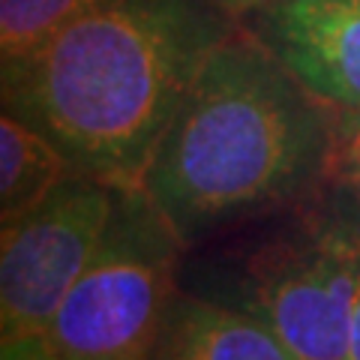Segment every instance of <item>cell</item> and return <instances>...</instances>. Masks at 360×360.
I'll return each instance as SVG.
<instances>
[{
    "mask_svg": "<svg viewBox=\"0 0 360 360\" xmlns=\"http://www.w3.org/2000/svg\"><path fill=\"white\" fill-rule=\"evenodd\" d=\"M217 0H103L0 70L4 111L111 186H141L201 66L229 37Z\"/></svg>",
    "mask_w": 360,
    "mask_h": 360,
    "instance_id": "6da1fadb",
    "label": "cell"
},
{
    "mask_svg": "<svg viewBox=\"0 0 360 360\" xmlns=\"http://www.w3.org/2000/svg\"><path fill=\"white\" fill-rule=\"evenodd\" d=\"M333 108L258 37L229 33L201 66L141 189L189 243L312 198L328 180Z\"/></svg>",
    "mask_w": 360,
    "mask_h": 360,
    "instance_id": "7a4b0ae2",
    "label": "cell"
},
{
    "mask_svg": "<svg viewBox=\"0 0 360 360\" xmlns=\"http://www.w3.org/2000/svg\"><path fill=\"white\" fill-rule=\"evenodd\" d=\"M330 184V180H328ZM231 307L252 312L295 360H348L360 291V201L330 184L295 219L238 252Z\"/></svg>",
    "mask_w": 360,
    "mask_h": 360,
    "instance_id": "3957f363",
    "label": "cell"
},
{
    "mask_svg": "<svg viewBox=\"0 0 360 360\" xmlns=\"http://www.w3.org/2000/svg\"><path fill=\"white\" fill-rule=\"evenodd\" d=\"M186 240L141 186H120L94 262L54 312L45 342L60 360H150L177 291Z\"/></svg>",
    "mask_w": 360,
    "mask_h": 360,
    "instance_id": "277c9868",
    "label": "cell"
},
{
    "mask_svg": "<svg viewBox=\"0 0 360 360\" xmlns=\"http://www.w3.org/2000/svg\"><path fill=\"white\" fill-rule=\"evenodd\" d=\"M120 186L72 172L27 217L0 231V340L42 336L94 262Z\"/></svg>",
    "mask_w": 360,
    "mask_h": 360,
    "instance_id": "5b68a950",
    "label": "cell"
},
{
    "mask_svg": "<svg viewBox=\"0 0 360 360\" xmlns=\"http://www.w3.org/2000/svg\"><path fill=\"white\" fill-rule=\"evenodd\" d=\"M258 13V39L312 96L360 111V0H274Z\"/></svg>",
    "mask_w": 360,
    "mask_h": 360,
    "instance_id": "8992f818",
    "label": "cell"
},
{
    "mask_svg": "<svg viewBox=\"0 0 360 360\" xmlns=\"http://www.w3.org/2000/svg\"><path fill=\"white\" fill-rule=\"evenodd\" d=\"M150 360H295V354L252 312L177 288Z\"/></svg>",
    "mask_w": 360,
    "mask_h": 360,
    "instance_id": "52a82bcc",
    "label": "cell"
},
{
    "mask_svg": "<svg viewBox=\"0 0 360 360\" xmlns=\"http://www.w3.org/2000/svg\"><path fill=\"white\" fill-rule=\"evenodd\" d=\"M78 168L58 144L27 120L4 111L0 117V225L39 207Z\"/></svg>",
    "mask_w": 360,
    "mask_h": 360,
    "instance_id": "ba28073f",
    "label": "cell"
},
{
    "mask_svg": "<svg viewBox=\"0 0 360 360\" xmlns=\"http://www.w3.org/2000/svg\"><path fill=\"white\" fill-rule=\"evenodd\" d=\"M103 0H0V70H9Z\"/></svg>",
    "mask_w": 360,
    "mask_h": 360,
    "instance_id": "9c48e42d",
    "label": "cell"
},
{
    "mask_svg": "<svg viewBox=\"0 0 360 360\" xmlns=\"http://www.w3.org/2000/svg\"><path fill=\"white\" fill-rule=\"evenodd\" d=\"M328 180L360 201V111L333 108V144Z\"/></svg>",
    "mask_w": 360,
    "mask_h": 360,
    "instance_id": "30bf717a",
    "label": "cell"
},
{
    "mask_svg": "<svg viewBox=\"0 0 360 360\" xmlns=\"http://www.w3.org/2000/svg\"><path fill=\"white\" fill-rule=\"evenodd\" d=\"M0 360H60L45 336H6L0 340Z\"/></svg>",
    "mask_w": 360,
    "mask_h": 360,
    "instance_id": "8fae6325",
    "label": "cell"
},
{
    "mask_svg": "<svg viewBox=\"0 0 360 360\" xmlns=\"http://www.w3.org/2000/svg\"><path fill=\"white\" fill-rule=\"evenodd\" d=\"M217 4L229 15H238V13H252V9H262L267 4H274V0H217Z\"/></svg>",
    "mask_w": 360,
    "mask_h": 360,
    "instance_id": "7c38bea8",
    "label": "cell"
},
{
    "mask_svg": "<svg viewBox=\"0 0 360 360\" xmlns=\"http://www.w3.org/2000/svg\"><path fill=\"white\" fill-rule=\"evenodd\" d=\"M348 360H360V291H357L354 319H352V340H348Z\"/></svg>",
    "mask_w": 360,
    "mask_h": 360,
    "instance_id": "4fadbf2b",
    "label": "cell"
}]
</instances>
